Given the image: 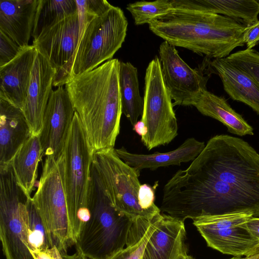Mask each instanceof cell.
<instances>
[{
    "label": "cell",
    "instance_id": "31",
    "mask_svg": "<svg viewBox=\"0 0 259 259\" xmlns=\"http://www.w3.org/2000/svg\"><path fill=\"white\" fill-rule=\"evenodd\" d=\"M75 1L79 21V37L89 22L94 18L103 14L112 6L106 0Z\"/></svg>",
    "mask_w": 259,
    "mask_h": 259
},
{
    "label": "cell",
    "instance_id": "20",
    "mask_svg": "<svg viewBox=\"0 0 259 259\" xmlns=\"http://www.w3.org/2000/svg\"><path fill=\"white\" fill-rule=\"evenodd\" d=\"M205 146L203 142L194 138H190L177 149L164 153L156 152L150 154L133 153L123 147L115 149V151L124 162L140 171L144 169L154 170L160 167L180 165L182 163L193 161Z\"/></svg>",
    "mask_w": 259,
    "mask_h": 259
},
{
    "label": "cell",
    "instance_id": "22",
    "mask_svg": "<svg viewBox=\"0 0 259 259\" xmlns=\"http://www.w3.org/2000/svg\"><path fill=\"white\" fill-rule=\"evenodd\" d=\"M173 9L222 15L248 25L258 20L259 1L256 0H170Z\"/></svg>",
    "mask_w": 259,
    "mask_h": 259
},
{
    "label": "cell",
    "instance_id": "28",
    "mask_svg": "<svg viewBox=\"0 0 259 259\" xmlns=\"http://www.w3.org/2000/svg\"><path fill=\"white\" fill-rule=\"evenodd\" d=\"M26 209V223L28 232L30 251L53 247L43 221L30 196L27 200Z\"/></svg>",
    "mask_w": 259,
    "mask_h": 259
},
{
    "label": "cell",
    "instance_id": "38",
    "mask_svg": "<svg viewBox=\"0 0 259 259\" xmlns=\"http://www.w3.org/2000/svg\"><path fill=\"white\" fill-rule=\"evenodd\" d=\"M245 256L247 259H259V243Z\"/></svg>",
    "mask_w": 259,
    "mask_h": 259
},
{
    "label": "cell",
    "instance_id": "7",
    "mask_svg": "<svg viewBox=\"0 0 259 259\" xmlns=\"http://www.w3.org/2000/svg\"><path fill=\"white\" fill-rule=\"evenodd\" d=\"M127 26L123 11L113 6L89 22L78 37L69 78L112 59L124 41Z\"/></svg>",
    "mask_w": 259,
    "mask_h": 259
},
{
    "label": "cell",
    "instance_id": "23",
    "mask_svg": "<svg viewBox=\"0 0 259 259\" xmlns=\"http://www.w3.org/2000/svg\"><path fill=\"white\" fill-rule=\"evenodd\" d=\"M194 107L203 115L221 122L233 134L241 136L253 135L252 127L231 107L223 97L205 90Z\"/></svg>",
    "mask_w": 259,
    "mask_h": 259
},
{
    "label": "cell",
    "instance_id": "24",
    "mask_svg": "<svg viewBox=\"0 0 259 259\" xmlns=\"http://www.w3.org/2000/svg\"><path fill=\"white\" fill-rule=\"evenodd\" d=\"M42 157L39 136H31L13 158L11 165L19 185L30 196L37 177V167Z\"/></svg>",
    "mask_w": 259,
    "mask_h": 259
},
{
    "label": "cell",
    "instance_id": "11",
    "mask_svg": "<svg viewBox=\"0 0 259 259\" xmlns=\"http://www.w3.org/2000/svg\"><path fill=\"white\" fill-rule=\"evenodd\" d=\"M253 217L250 213L207 215L193 219V224L208 246L234 256H246L258 243L245 223Z\"/></svg>",
    "mask_w": 259,
    "mask_h": 259
},
{
    "label": "cell",
    "instance_id": "9",
    "mask_svg": "<svg viewBox=\"0 0 259 259\" xmlns=\"http://www.w3.org/2000/svg\"><path fill=\"white\" fill-rule=\"evenodd\" d=\"M27 195L11 164L0 169V240L6 259H34L26 226Z\"/></svg>",
    "mask_w": 259,
    "mask_h": 259
},
{
    "label": "cell",
    "instance_id": "13",
    "mask_svg": "<svg viewBox=\"0 0 259 259\" xmlns=\"http://www.w3.org/2000/svg\"><path fill=\"white\" fill-rule=\"evenodd\" d=\"M163 79L173 106H193L206 90L208 77L200 70L191 68L180 56L176 47L166 41L159 47Z\"/></svg>",
    "mask_w": 259,
    "mask_h": 259
},
{
    "label": "cell",
    "instance_id": "10",
    "mask_svg": "<svg viewBox=\"0 0 259 259\" xmlns=\"http://www.w3.org/2000/svg\"><path fill=\"white\" fill-rule=\"evenodd\" d=\"M92 163L108 197L117 210L133 220L151 219L158 214L141 208L138 202L141 185L140 171L120 158L114 148L94 152Z\"/></svg>",
    "mask_w": 259,
    "mask_h": 259
},
{
    "label": "cell",
    "instance_id": "19",
    "mask_svg": "<svg viewBox=\"0 0 259 259\" xmlns=\"http://www.w3.org/2000/svg\"><path fill=\"white\" fill-rule=\"evenodd\" d=\"M38 1H0V31L21 48L29 46Z\"/></svg>",
    "mask_w": 259,
    "mask_h": 259
},
{
    "label": "cell",
    "instance_id": "35",
    "mask_svg": "<svg viewBox=\"0 0 259 259\" xmlns=\"http://www.w3.org/2000/svg\"><path fill=\"white\" fill-rule=\"evenodd\" d=\"M30 252L34 259H65L55 246L45 250L32 251Z\"/></svg>",
    "mask_w": 259,
    "mask_h": 259
},
{
    "label": "cell",
    "instance_id": "26",
    "mask_svg": "<svg viewBox=\"0 0 259 259\" xmlns=\"http://www.w3.org/2000/svg\"><path fill=\"white\" fill-rule=\"evenodd\" d=\"M77 12L75 0H39L31 36L37 38L46 28Z\"/></svg>",
    "mask_w": 259,
    "mask_h": 259
},
{
    "label": "cell",
    "instance_id": "21",
    "mask_svg": "<svg viewBox=\"0 0 259 259\" xmlns=\"http://www.w3.org/2000/svg\"><path fill=\"white\" fill-rule=\"evenodd\" d=\"M210 65L219 75L228 95L259 114V85L251 76L225 58L213 59Z\"/></svg>",
    "mask_w": 259,
    "mask_h": 259
},
{
    "label": "cell",
    "instance_id": "12",
    "mask_svg": "<svg viewBox=\"0 0 259 259\" xmlns=\"http://www.w3.org/2000/svg\"><path fill=\"white\" fill-rule=\"evenodd\" d=\"M78 37L77 12L46 28L33 39L32 45L55 70L53 86H63L69 78Z\"/></svg>",
    "mask_w": 259,
    "mask_h": 259
},
{
    "label": "cell",
    "instance_id": "18",
    "mask_svg": "<svg viewBox=\"0 0 259 259\" xmlns=\"http://www.w3.org/2000/svg\"><path fill=\"white\" fill-rule=\"evenodd\" d=\"M185 237L184 222L162 214L148 241L141 259H177L186 250Z\"/></svg>",
    "mask_w": 259,
    "mask_h": 259
},
{
    "label": "cell",
    "instance_id": "8",
    "mask_svg": "<svg viewBox=\"0 0 259 259\" xmlns=\"http://www.w3.org/2000/svg\"><path fill=\"white\" fill-rule=\"evenodd\" d=\"M144 108L141 120L147 133L141 141L148 150L170 143L177 136V119L165 83L159 58L149 63L145 76Z\"/></svg>",
    "mask_w": 259,
    "mask_h": 259
},
{
    "label": "cell",
    "instance_id": "4",
    "mask_svg": "<svg viewBox=\"0 0 259 259\" xmlns=\"http://www.w3.org/2000/svg\"><path fill=\"white\" fill-rule=\"evenodd\" d=\"M89 217L75 239L76 251L89 259H110L126 245L134 220L112 205L92 164Z\"/></svg>",
    "mask_w": 259,
    "mask_h": 259
},
{
    "label": "cell",
    "instance_id": "1",
    "mask_svg": "<svg viewBox=\"0 0 259 259\" xmlns=\"http://www.w3.org/2000/svg\"><path fill=\"white\" fill-rule=\"evenodd\" d=\"M160 210L183 222L241 212L259 217V154L238 138L212 137L165 184Z\"/></svg>",
    "mask_w": 259,
    "mask_h": 259
},
{
    "label": "cell",
    "instance_id": "3",
    "mask_svg": "<svg viewBox=\"0 0 259 259\" xmlns=\"http://www.w3.org/2000/svg\"><path fill=\"white\" fill-rule=\"evenodd\" d=\"M246 26L222 15L181 9H172L149 24L153 33L175 47L214 59L226 58L244 45Z\"/></svg>",
    "mask_w": 259,
    "mask_h": 259
},
{
    "label": "cell",
    "instance_id": "36",
    "mask_svg": "<svg viewBox=\"0 0 259 259\" xmlns=\"http://www.w3.org/2000/svg\"><path fill=\"white\" fill-rule=\"evenodd\" d=\"M245 224L252 235L259 240V217L250 218L246 222Z\"/></svg>",
    "mask_w": 259,
    "mask_h": 259
},
{
    "label": "cell",
    "instance_id": "39",
    "mask_svg": "<svg viewBox=\"0 0 259 259\" xmlns=\"http://www.w3.org/2000/svg\"><path fill=\"white\" fill-rule=\"evenodd\" d=\"M64 257L65 259H89L77 251L73 255H69L66 254Z\"/></svg>",
    "mask_w": 259,
    "mask_h": 259
},
{
    "label": "cell",
    "instance_id": "25",
    "mask_svg": "<svg viewBox=\"0 0 259 259\" xmlns=\"http://www.w3.org/2000/svg\"><path fill=\"white\" fill-rule=\"evenodd\" d=\"M118 80L122 112L134 126L142 116L144 108L137 68L130 62L120 61Z\"/></svg>",
    "mask_w": 259,
    "mask_h": 259
},
{
    "label": "cell",
    "instance_id": "14",
    "mask_svg": "<svg viewBox=\"0 0 259 259\" xmlns=\"http://www.w3.org/2000/svg\"><path fill=\"white\" fill-rule=\"evenodd\" d=\"M75 112L65 88L52 90L39 135L42 157L58 158L62 154Z\"/></svg>",
    "mask_w": 259,
    "mask_h": 259
},
{
    "label": "cell",
    "instance_id": "6",
    "mask_svg": "<svg viewBox=\"0 0 259 259\" xmlns=\"http://www.w3.org/2000/svg\"><path fill=\"white\" fill-rule=\"evenodd\" d=\"M63 155L48 157L42 164L37 189L32 198L47 229L52 246L63 255L75 245L63 183Z\"/></svg>",
    "mask_w": 259,
    "mask_h": 259
},
{
    "label": "cell",
    "instance_id": "2",
    "mask_svg": "<svg viewBox=\"0 0 259 259\" xmlns=\"http://www.w3.org/2000/svg\"><path fill=\"white\" fill-rule=\"evenodd\" d=\"M120 61L112 59L70 78L65 89L93 153L114 148L122 112L119 87Z\"/></svg>",
    "mask_w": 259,
    "mask_h": 259
},
{
    "label": "cell",
    "instance_id": "33",
    "mask_svg": "<svg viewBox=\"0 0 259 259\" xmlns=\"http://www.w3.org/2000/svg\"><path fill=\"white\" fill-rule=\"evenodd\" d=\"M154 200V188L146 184H141L138 193V202L141 208L155 214L160 213L161 210L155 204Z\"/></svg>",
    "mask_w": 259,
    "mask_h": 259
},
{
    "label": "cell",
    "instance_id": "5",
    "mask_svg": "<svg viewBox=\"0 0 259 259\" xmlns=\"http://www.w3.org/2000/svg\"><path fill=\"white\" fill-rule=\"evenodd\" d=\"M63 183L75 241L89 217L88 203L93 152L75 111L62 151Z\"/></svg>",
    "mask_w": 259,
    "mask_h": 259
},
{
    "label": "cell",
    "instance_id": "29",
    "mask_svg": "<svg viewBox=\"0 0 259 259\" xmlns=\"http://www.w3.org/2000/svg\"><path fill=\"white\" fill-rule=\"evenodd\" d=\"M126 9L131 13L136 25L150 24L167 14L172 7L170 0L153 2L141 1L128 4Z\"/></svg>",
    "mask_w": 259,
    "mask_h": 259
},
{
    "label": "cell",
    "instance_id": "15",
    "mask_svg": "<svg viewBox=\"0 0 259 259\" xmlns=\"http://www.w3.org/2000/svg\"><path fill=\"white\" fill-rule=\"evenodd\" d=\"M55 69L37 52L30 73L27 96L22 109L32 136H39L45 111L53 90Z\"/></svg>",
    "mask_w": 259,
    "mask_h": 259
},
{
    "label": "cell",
    "instance_id": "41",
    "mask_svg": "<svg viewBox=\"0 0 259 259\" xmlns=\"http://www.w3.org/2000/svg\"><path fill=\"white\" fill-rule=\"evenodd\" d=\"M230 259H247V258L246 256L244 257H242L241 256H234L233 257H232Z\"/></svg>",
    "mask_w": 259,
    "mask_h": 259
},
{
    "label": "cell",
    "instance_id": "17",
    "mask_svg": "<svg viewBox=\"0 0 259 259\" xmlns=\"http://www.w3.org/2000/svg\"><path fill=\"white\" fill-rule=\"evenodd\" d=\"M31 136L22 109L0 99V169L10 165L16 153Z\"/></svg>",
    "mask_w": 259,
    "mask_h": 259
},
{
    "label": "cell",
    "instance_id": "37",
    "mask_svg": "<svg viewBox=\"0 0 259 259\" xmlns=\"http://www.w3.org/2000/svg\"><path fill=\"white\" fill-rule=\"evenodd\" d=\"M133 130L141 137H144L147 133L145 125L141 120H138L133 126Z\"/></svg>",
    "mask_w": 259,
    "mask_h": 259
},
{
    "label": "cell",
    "instance_id": "32",
    "mask_svg": "<svg viewBox=\"0 0 259 259\" xmlns=\"http://www.w3.org/2000/svg\"><path fill=\"white\" fill-rule=\"evenodd\" d=\"M22 48L0 31V67L6 65L15 58Z\"/></svg>",
    "mask_w": 259,
    "mask_h": 259
},
{
    "label": "cell",
    "instance_id": "16",
    "mask_svg": "<svg viewBox=\"0 0 259 259\" xmlns=\"http://www.w3.org/2000/svg\"><path fill=\"white\" fill-rule=\"evenodd\" d=\"M37 53L35 48L29 45L22 48L12 61L0 67V99L22 110Z\"/></svg>",
    "mask_w": 259,
    "mask_h": 259
},
{
    "label": "cell",
    "instance_id": "27",
    "mask_svg": "<svg viewBox=\"0 0 259 259\" xmlns=\"http://www.w3.org/2000/svg\"><path fill=\"white\" fill-rule=\"evenodd\" d=\"M161 215L159 213L151 219L139 218L134 220L125 247L110 259H141L148 241Z\"/></svg>",
    "mask_w": 259,
    "mask_h": 259
},
{
    "label": "cell",
    "instance_id": "40",
    "mask_svg": "<svg viewBox=\"0 0 259 259\" xmlns=\"http://www.w3.org/2000/svg\"><path fill=\"white\" fill-rule=\"evenodd\" d=\"M177 259H195L192 256L187 254L186 250L182 252Z\"/></svg>",
    "mask_w": 259,
    "mask_h": 259
},
{
    "label": "cell",
    "instance_id": "30",
    "mask_svg": "<svg viewBox=\"0 0 259 259\" xmlns=\"http://www.w3.org/2000/svg\"><path fill=\"white\" fill-rule=\"evenodd\" d=\"M225 59L245 71L259 85L258 52L246 49L231 54Z\"/></svg>",
    "mask_w": 259,
    "mask_h": 259
},
{
    "label": "cell",
    "instance_id": "34",
    "mask_svg": "<svg viewBox=\"0 0 259 259\" xmlns=\"http://www.w3.org/2000/svg\"><path fill=\"white\" fill-rule=\"evenodd\" d=\"M243 41L246 49H253L259 43V20L247 25L244 30Z\"/></svg>",
    "mask_w": 259,
    "mask_h": 259
}]
</instances>
